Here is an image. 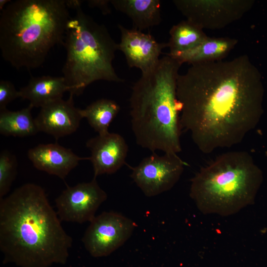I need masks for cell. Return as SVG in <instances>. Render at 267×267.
<instances>
[{
	"label": "cell",
	"mask_w": 267,
	"mask_h": 267,
	"mask_svg": "<svg viewBox=\"0 0 267 267\" xmlns=\"http://www.w3.org/2000/svg\"><path fill=\"white\" fill-rule=\"evenodd\" d=\"M190 65L177 81L181 131L205 154L240 143L259 113L257 70L246 55Z\"/></svg>",
	"instance_id": "1"
},
{
	"label": "cell",
	"mask_w": 267,
	"mask_h": 267,
	"mask_svg": "<svg viewBox=\"0 0 267 267\" xmlns=\"http://www.w3.org/2000/svg\"><path fill=\"white\" fill-rule=\"evenodd\" d=\"M72 243L40 185L24 184L0 199V249L5 263L21 267L64 264Z\"/></svg>",
	"instance_id": "2"
},
{
	"label": "cell",
	"mask_w": 267,
	"mask_h": 267,
	"mask_svg": "<svg viewBox=\"0 0 267 267\" xmlns=\"http://www.w3.org/2000/svg\"><path fill=\"white\" fill-rule=\"evenodd\" d=\"M182 64L166 54L141 73L130 98L131 128L136 144L152 153L181 151L177 81Z\"/></svg>",
	"instance_id": "3"
},
{
	"label": "cell",
	"mask_w": 267,
	"mask_h": 267,
	"mask_svg": "<svg viewBox=\"0 0 267 267\" xmlns=\"http://www.w3.org/2000/svg\"><path fill=\"white\" fill-rule=\"evenodd\" d=\"M69 9L65 0L10 1L0 16L3 58L17 69L40 67L50 50L63 44Z\"/></svg>",
	"instance_id": "4"
},
{
	"label": "cell",
	"mask_w": 267,
	"mask_h": 267,
	"mask_svg": "<svg viewBox=\"0 0 267 267\" xmlns=\"http://www.w3.org/2000/svg\"><path fill=\"white\" fill-rule=\"evenodd\" d=\"M260 177L248 153L228 151L195 175L191 180L190 196L204 214L230 216L253 203Z\"/></svg>",
	"instance_id": "5"
},
{
	"label": "cell",
	"mask_w": 267,
	"mask_h": 267,
	"mask_svg": "<svg viewBox=\"0 0 267 267\" xmlns=\"http://www.w3.org/2000/svg\"><path fill=\"white\" fill-rule=\"evenodd\" d=\"M75 10L68 22L62 44L67 55L62 71L70 94L79 95L97 81L123 82L112 63L118 44L104 25L84 12L81 5Z\"/></svg>",
	"instance_id": "6"
},
{
	"label": "cell",
	"mask_w": 267,
	"mask_h": 267,
	"mask_svg": "<svg viewBox=\"0 0 267 267\" xmlns=\"http://www.w3.org/2000/svg\"><path fill=\"white\" fill-rule=\"evenodd\" d=\"M187 164L177 154L159 155L153 152L136 166H128L131 177L147 197L172 189L179 179Z\"/></svg>",
	"instance_id": "7"
},
{
	"label": "cell",
	"mask_w": 267,
	"mask_h": 267,
	"mask_svg": "<svg viewBox=\"0 0 267 267\" xmlns=\"http://www.w3.org/2000/svg\"><path fill=\"white\" fill-rule=\"evenodd\" d=\"M186 20L201 29H219L241 18L252 2L246 0H175Z\"/></svg>",
	"instance_id": "8"
},
{
	"label": "cell",
	"mask_w": 267,
	"mask_h": 267,
	"mask_svg": "<svg viewBox=\"0 0 267 267\" xmlns=\"http://www.w3.org/2000/svg\"><path fill=\"white\" fill-rule=\"evenodd\" d=\"M135 226L134 222L121 214L103 212L90 222L82 242L92 256H107L129 239Z\"/></svg>",
	"instance_id": "9"
},
{
	"label": "cell",
	"mask_w": 267,
	"mask_h": 267,
	"mask_svg": "<svg viewBox=\"0 0 267 267\" xmlns=\"http://www.w3.org/2000/svg\"><path fill=\"white\" fill-rule=\"evenodd\" d=\"M96 178L67 186L56 198V213L61 221L83 223L94 218L98 208L107 198Z\"/></svg>",
	"instance_id": "10"
},
{
	"label": "cell",
	"mask_w": 267,
	"mask_h": 267,
	"mask_svg": "<svg viewBox=\"0 0 267 267\" xmlns=\"http://www.w3.org/2000/svg\"><path fill=\"white\" fill-rule=\"evenodd\" d=\"M118 27L121 33L118 49L124 54L129 67L138 68L141 73L153 68L163 49L168 47L167 43H159L150 34L134 28L128 29L121 24Z\"/></svg>",
	"instance_id": "11"
},
{
	"label": "cell",
	"mask_w": 267,
	"mask_h": 267,
	"mask_svg": "<svg viewBox=\"0 0 267 267\" xmlns=\"http://www.w3.org/2000/svg\"><path fill=\"white\" fill-rule=\"evenodd\" d=\"M90 150L93 178L103 174H112L125 164L128 146L120 134L108 132L91 137L86 143Z\"/></svg>",
	"instance_id": "12"
},
{
	"label": "cell",
	"mask_w": 267,
	"mask_h": 267,
	"mask_svg": "<svg viewBox=\"0 0 267 267\" xmlns=\"http://www.w3.org/2000/svg\"><path fill=\"white\" fill-rule=\"evenodd\" d=\"M73 97V94H70L66 100L61 98L41 108L35 118L39 132L58 139L70 135L78 130L83 117L81 109L75 106Z\"/></svg>",
	"instance_id": "13"
},
{
	"label": "cell",
	"mask_w": 267,
	"mask_h": 267,
	"mask_svg": "<svg viewBox=\"0 0 267 267\" xmlns=\"http://www.w3.org/2000/svg\"><path fill=\"white\" fill-rule=\"evenodd\" d=\"M28 157L37 169L62 179L81 161L89 160L57 143L39 144L28 150Z\"/></svg>",
	"instance_id": "14"
},
{
	"label": "cell",
	"mask_w": 267,
	"mask_h": 267,
	"mask_svg": "<svg viewBox=\"0 0 267 267\" xmlns=\"http://www.w3.org/2000/svg\"><path fill=\"white\" fill-rule=\"evenodd\" d=\"M64 78L51 76L32 77L28 84L19 90L20 97L29 101L33 107H42L62 98L66 91L69 92Z\"/></svg>",
	"instance_id": "15"
},
{
	"label": "cell",
	"mask_w": 267,
	"mask_h": 267,
	"mask_svg": "<svg viewBox=\"0 0 267 267\" xmlns=\"http://www.w3.org/2000/svg\"><path fill=\"white\" fill-rule=\"evenodd\" d=\"M110 2L117 10L131 19L133 28L142 31L161 22L159 0H112Z\"/></svg>",
	"instance_id": "16"
},
{
	"label": "cell",
	"mask_w": 267,
	"mask_h": 267,
	"mask_svg": "<svg viewBox=\"0 0 267 267\" xmlns=\"http://www.w3.org/2000/svg\"><path fill=\"white\" fill-rule=\"evenodd\" d=\"M237 43V40L226 38H210L197 46L184 51L166 54L177 59L182 64L223 59Z\"/></svg>",
	"instance_id": "17"
},
{
	"label": "cell",
	"mask_w": 267,
	"mask_h": 267,
	"mask_svg": "<svg viewBox=\"0 0 267 267\" xmlns=\"http://www.w3.org/2000/svg\"><path fill=\"white\" fill-rule=\"evenodd\" d=\"M33 107H27L12 111L7 108L0 111V133L5 136L27 137L40 132L35 118L32 115Z\"/></svg>",
	"instance_id": "18"
},
{
	"label": "cell",
	"mask_w": 267,
	"mask_h": 267,
	"mask_svg": "<svg viewBox=\"0 0 267 267\" xmlns=\"http://www.w3.org/2000/svg\"><path fill=\"white\" fill-rule=\"evenodd\" d=\"M120 110L119 105L114 100L101 98L80 109L83 118H86L90 127L102 134L109 132L111 122Z\"/></svg>",
	"instance_id": "19"
},
{
	"label": "cell",
	"mask_w": 267,
	"mask_h": 267,
	"mask_svg": "<svg viewBox=\"0 0 267 267\" xmlns=\"http://www.w3.org/2000/svg\"><path fill=\"white\" fill-rule=\"evenodd\" d=\"M169 33L170 38L167 43L169 54L189 50L208 37L202 29L186 20L173 25Z\"/></svg>",
	"instance_id": "20"
},
{
	"label": "cell",
	"mask_w": 267,
	"mask_h": 267,
	"mask_svg": "<svg viewBox=\"0 0 267 267\" xmlns=\"http://www.w3.org/2000/svg\"><path fill=\"white\" fill-rule=\"evenodd\" d=\"M16 157L7 150L0 154V199L9 192L17 174Z\"/></svg>",
	"instance_id": "21"
},
{
	"label": "cell",
	"mask_w": 267,
	"mask_h": 267,
	"mask_svg": "<svg viewBox=\"0 0 267 267\" xmlns=\"http://www.w3.org/2000/svg\"><path fill=\"white\" fill-rule=\"evenodd\" d=\"M20 97L19 90H17L10 81H0V111L6 108L10 102Z\"/></svg>",
	"instance_id": "22"
},
{
	"label": "cell",
	"mask_w": 267,
	"mask_h": 267,
	"mask_svg": "<svg viewBox=\"0 0 267 267\" xmlns=\"http://www.w3.org/2000/svg\"><path fill=\"white\" fill-rule=\"evenodd\" d=\"M89 6L92 7L99 8L104 14H107L111 12V9L109 4L110 0H88Z\"/></svg>",
	"instance_id": "23"
},
{
	"label": "cell",
	"mask_w": 267,
	"mask_h": 267,
	"mask_svg": "<svg viewBox=\"0 0 267 267\" xmlns=\"http://www.w3.org/2000/svg\"><path fill=\"white\" fill-rule=\"evenodd\" d=\"M9 0H0V9L1 11L5 6L10 1Z\"/></svg>",
	"instance_id": "24"
}]
</instances>
